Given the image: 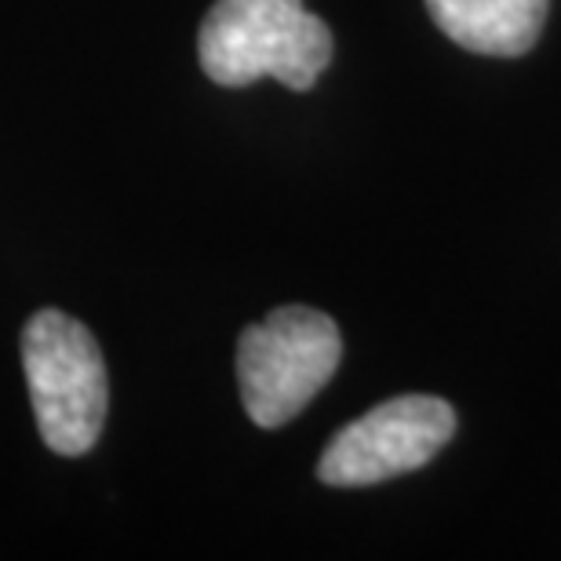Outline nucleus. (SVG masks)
<instances>
[{
    "label": "nucleus",
    "mask_w": 561,
    "mask_h": 561,
    "mask_svg": "<svg viewBox=\"0 0 561 561\" xmlns=\"http://www.w3.org/2000/svg\"><path fill=\"white\" fill-rule=\"evenodd\" d=\"M197 59L222 88L274 77L291 92H310L332 62V33L302 0H219L201 22Z\"/></svg>",
    "instance_id": "obj_1"
},
{
    "label": "nucleus",
    "mask_w": 561,
    "mask_h": 561,
    "mask_svg": "<svg viewBox=\"0 0 561 561\" xmlns=\"http://www.w3.org/2000/svg\"><path fill=\"white\" fill-rule=\"evenodd\" d=\"M22 368L44 445L59 456L92 453L106 423V362L88 324L37 310L22 329Z\"/></svg>",
    "instance_id": "obj_2"
},
{
    "label": "nucleus",
    "mask_w": 561,
    "mask_h": 561,
    "mask_svg": "<svg viewBox=\"0 0 561 561\" xmlns=\"http://www.w3.org/2000/svg\"><path fill=\"white\" fill-rule=\"evenodd\" d=\"M340 329L313 307H277L266 321L249 324L238 340V383L249 420L274 431L299 416L340 368Z\"/></svg>",
    "instance_id": "obj_3"
},
{
    "label": "nucleus",
    "mask_w": 561,
    "mask_h": 561,
    "mask_svg": "<svg viewBox=\"0 0 561 561\" xmlns=\"http://www.w3.org/2000/svg\"><path fill=\"white\" fill-rule=\"evenodd\" d=\"M456 434V412L431 394H401L346 423L321 453L318 478L332 489H362L426 467Z\"/></svg>",
    "instance_id": "obj_4"
},
{
    "label": "nucleus",
    "mask_w": 561,
    "mask_h": 561,
    "mask_svg": "<svg viewBox=\"0 0 561 561\" xmlns=\"http://www.w3.org/2000/svg\"><path fill=\"white\" fill-rule=\"evenodd\" d=\"M426 8L442 33L478 55H525L547 22V0H426Z\"/></svg>",
    "instance_id": "obj_5"
}]
</instances>
